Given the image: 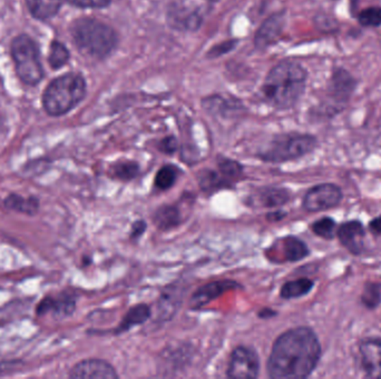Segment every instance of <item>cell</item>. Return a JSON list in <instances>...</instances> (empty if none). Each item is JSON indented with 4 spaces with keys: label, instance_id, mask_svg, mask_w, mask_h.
<instances>
[{
    "label": "cell",
    "instance_id": "cell-1",
    "mask_svg": "<svg viewBox=\"0 0 381 379\" xmlns=\"http://www.w3.org/2000/svg\"><path fill=\"white\" fill-rule=\"evenodd\" d=\"M321 345L309 327H295L281 334L272 346L267 363L273 379L307 378L318 366Z\"/></svg>",
    "mask_w": 381,
    "mask_h": 379
},
{
    "label": "cell",
    "instance_id": "cell-2",
    "mask_svg": "<svg viewBox=\"0 0 381 379\" xmlns=\"http://www.w3.org/2000/svg\"><path fill=\"white\" fill-rule=\"evenodd\" d=\"M307 78V70L297 62H280L265 78L262 86L265 101L278 109L291 108L304 95Z\"/></svg>",
    "mask_w": 381,
    "mask_h": 379
},
{
    "label": "cell",
    "instance_id": "cell-3",
    "mask_svg": "<svg viewBox=\"0 0 381 379\" xmlns=\"http://www.w3.org/2000/svg\"><path fill=\"white\" fill-rule=\"evenodd\" d=\"M72 35L82 53L99 60L108 57L117 46V35L113 28L94 18L76 21Z\"/></svg>",
    "mask_w": 381,
    "mask_h": 379
},
{
    "label": "cell",
    "instance_id": "cell-4",
    "mask_svg": "<svg viewBox=\"0 0 381 379\" xmlns=\"http://www.w3.org/2000/svg\"><path fill=\"white\" fill-rule=\"evenodd\" d=\"M86 95V83L81 75L69 74L57 78L46 89L42 103L47 114L62 116L77 106Z\"/></svg>",
    "mask_w": 381,
    "mask_h": 379
},
{
    "label": "cell",
    "instance_id": "cell-5",
    "mask_svg": "<svg viewBox=\"0 0 381 379\" xmlns=\"http://www.w3.org/2000/svg\"><path fill=\"white\" fill-rule=\"evenodd\" d=\"M317 145L316 137L308 133H286L275 137L260 157L269 163H284L304 157L315 151Z\"/></svg>",
    "mask_w": 381,
    "mask_h": 379
},
{
    "label": "cell",
    "instance_id": "cell-6",
    "mask_svg": "<svg viewBox=\"0 0 381 379\" xmlns=\"http://www.w3.org/2000/svg\"><path fill=\"white\" fill-rule=\"evenodd\" d=\"M12 53L16 70L25 83L37 85L44 76L36 44L28 36H19L12 42Z\"/></svg>",
    "mask_w": 381,
    "mask_h": 379
},
{
    "label": "cell",
    "instance_id": "cell-7",
    "mask_svg": "<svg viewBox=\"0 0 381 379\" xmlns=\"http://www.w3.org/2000/svg\"><path fill=\"white\" fill-rule=\"evenodd\" d=\"M259 373L260 358L254 348L238 346L233 350L227 369L229 378H256Z\"/></svg>",
    "mask_w": 381,
    "mask_h": 379
},
{
    "label": "cell",
    "instance_id": "cell-8",
    "mask_svg": "<svg viewBox=\"0 0 381 379\" xmlns=\"http://www.w3.org/2000/svg\"><path fill=\"white\" fill-rule=\"evenodd\" d=\"M357 87V81L348 70L343 68H336L332 73L329 81V99L334 106V114L339 113L343 107L348 104L350 98L354 95Z\"/></svg>",
    "mask_w": 381,
    "mask_h": 379
},
{
    "label": "cell",
    "instance_id": "cell-9",
    "mask_svg": "<svg viewBox=\"0 0 381 379\" xmlns=\"http://www.w3.org/2000/svg\"><path fill=\"white\" fill-rule=\"evenodd\" d=\"M343 200V192L334 184H321L312 187L304 195V207L306 211H327L336 207Z\"/></svg>",
    "mask_w": 381,
    "mask_h": 379
},
{
    "label": "cell",
    "instance_id": "cell-10",
    "mask_svg": "<svg viewBox=\"0 0 381 379\" xmlns=\"http://www.w3.org/2000/svg\"><path fill=\"white\" fill-rule=\"evenodd\" d=\"M69 377L74 379H117L119 374L106 361L85 359L75 365Z\"/></svg>",
    "mask_w": 381,
    "mask_h": 379
},
{
    "label": "cell",
    "instance_id": "cell-11",
    "mask_svg": "<svg viewBox=\"0 0 381 379\" xmlns=\"http://www.w3.org/2000/svg\"><path fill=\"white\" fill-rule=\"evenodd\" d=\"M359 352L367 376L381 378V338H367L361 341Z\"/></svg>",
    "mask_w": 381,
    "mask_h": 379
},
{
    "label": "cell",
    "instance_id": "cell-12",
    "mask_svg": "<svg viewBox=\"0 0 381 379\" xmlns=\"http://www.w3.org/2000/svg\"><path fill=\"white\" fill-rule=\"evenodd\" d=\"M238 285L233 280H219L206 284L199 288L193 296L190 297V309H200L203 306L208 305L209 302H213L223 293L229 291H233L238 287Z\"/></svg>",
    "mask_w": 381,
    "mask_h": 379
},
{
    "label": "cell",
    "instance_id": "cell-13",
    "mask_svg": "<svg viewBox=\"0 0 381 379\" xmlns=\"http://www.w3.org/2000/svg\"><path fill=\"white\" fill-rule=\"evenodd\" d=\"M340 243L354 255H360L363 252V240H365V228L362 224L357 220L347 222L340 226L336 231Z\"/></svg>",
    "mask_w": 381,
    "mask_h": 379
},
{
    "label": "cell",
    "instance_id": "cell-14",
    "mask_svg": "<svg viewBox=\"0 0 381 379\" xmlns=\"http://www.w3.org/2000/svg\"><path fill=\"white\" fill-rule=\"evenodd\" d=\"M283 25H284V18L282 14H275L269 17L256 33V40H254L256 47L267 48L277 42L282 33Z\"/></svg>",
    "mask_w": 381,
    "mask_h": 379
},
{
    "label": "cell",
    "instance_id": "cell-15",
    "mask_svg": "<svg viewBox=\"0 0 381 379\" xmlns=\"http://www.w3.org/2000/svg\"><path fill=\"white\" fill-rule=\"evenodd\" d=\"M169 21L176 29L195 30L201 26L202 17L199 12L182 5H174L169 12Z\"/></svg>",
    "mask_w": 381,
    "mask_h": 379
},
{
    "label": "cell",
    "instance_id": "cell-16",
    "mask_svg": "<svg viewBox=\"0 0 381 379\" xmlns=\"http://www.w3.org/2000/svg\"><path fill=\"white\" fill-rule=\"evenodd\" d=\"M151 315H152V311H151L149 305L138 304V305L133 306L126 313L125 316L115 330V334L119 335V334L131 330L133 327L142 325V324L145 323L146 320L149 319Z\"/></svg>",
    "mask_w": 381,
    "mask_h": 379
},
{
    "label": "cell",
    "instance_id": "cell-17",
    "mask_svg": "<svg viewBox=\"0 0 381 379\" xmlns=\"http://www.w3.org/2000/svg\"><path fill=\"white\" fill-rule=\"evenodd\" d=\"M75 300L69 297L65 298H46L38 306V314L45 315L53 313L55 316L66 317L72 315L75 311Z\"/></svg>",
    "mask_w": 381,
    "mask_h": 379
},
{
    "label": "cell",
    "instance_id": "cell-18",
    "mask_svg": "<svg viewBox=\"0 0 381 379\" xmlns=\"http://www.w3.org/2000/svg\"><path fill=\"white\" fill-rule=\"evenodd\" d=\"M153 222L158 228L171 229L179 226L182 222L180 208L173 205H165L158 208L153 216Z\"/></svg>",
    "mask_w": 381,
    "mask_h": 379
},
{
    "label": "cell",
    "instance_id": "cell-19",
    "mask_svg": "<svg viewBox=\"0 0 381 379\" xmlns=\"http://www.w3.org/2000/svg\"><path fill=\"white\" fill-rule=\"evenodd\" d=\"M30 14L37 19H48L60 10L62 0H26Z\"/></svg>",
    "mask_w": 381,
    "mask_h": 379
},
{
    "label": "cell",
    "instance_id": "cell-20",
    "mask_svg": "<svg viewBox=\"0 0 381 379\" xmlns=\"http://www.w3.org/2000/svg\"><path fill=\"white\" fill-rule=\"evenodd\" d=\"M283 246V254L284 261H299L309 255V248L307 245L293 236H288L281 240Z\"/></svg>",
    "mask_w": 381,
    "mask_h": 379
},
{
    "label": "cell",
    "instance_id": "cell-21",
    "mask_svg": "<svg viewBox=\"0 0 381 379\" xmlns=\"http://www.w3.org/2000/svg\"><path fill=\"white\" fill-rule=\"evenodd\" d=\"M315 286V282L309 278H300L286 283L281 288L280 295L284 300L300 298L309 293Z\"/></svg>",
    "mask_w": 381,
    "mask_h": 379
},
{
    "label": "cell",
    "instance_id": "cell-22",
    "mask_svg": "<svg viewBox=\"0 0 381 379\" xmlns=\"http://www.w3.org/2000/svg\"><path fill=\"white\" fill-rule=\"evenodd\" d=\"M290 198L289 192L283 188L268 187L259 193V202L263 207H278L286 204Z\"/></svg>",
    "mask_w": 381,
    "mask_h": 379
},
{
    "label": "cell",
    "instance_id": "cell-23",
    "mask_svg": "<svg viewBox=\"0 0 381 379\" xmlns=\"http://www.w3.org/2000/svg\"><path fill=\"white\" fill-rule=\"evenodd\" d=\"M5 206L12 211L27 213V215H35L38 211L39 202L38 199L35 197L25 198L23 196L12 194L5 199Z\"/></svg>",
    "mask_w": 381,
    "mask_h": 379
},
{
    "label": "cell",
    "instance_id": "cell-24",
    "mask_svg": "<svg viewBox=\"0 0 381 379\" xmlns=\"http://www.w3.org/2000/svg\"><path fill=\"white\" fill-rule=\"evenodd\" d=\"M138 174H140V166H138V164L132 161V160L117 161L110 170V175L122 181H132L136 178Z\"/></svg>",
    "mask_w": 381,
    "mask_h": 379
},
{
    "label": "cell",
    "instance_id": "cell-25",
    "mask_svg": "<svg viewBox=\"0 0 381 379\" xmlns=\"http://www.w3.org/2000/svg\"><path fill=\"white\" fill-rule=\"evenodd\" d=\"M177 176H179V169L174 165H165L155 176V187L160 190H170L171 187L175 184Z\"/></svg>",
    "mask_w": 381,
    "mask_h": 379
},
{
    "label": "cell",
    "instance_id": "cell-26",
    "mask_svg": "<svg viewBox=\"0 0 381 379\" xmlns=\"http://www.w3.org/2000/svg\"><path fill=\"white\" fill-rule=\"evenodd\" d=\"M358 21L365 28L381 26V7L371 6L362 9L357 14Z\"/></svg>",
    "mask_w": 381,
    "mask_h": 379
},
{
    "label": "cell",
    "instance_id": "cell-27",
    "mask_svg": "<svg viewBox=\"0 0 381 379\" xmlns=\"http://www.w3.org/2000/svg\"><path fill=\"white\" fill-rule=\"evenodd\" d=\"M228 183L224 179L223 176L220 172H213V170H206L200 176V185L203 190L206 192H213V190H221L223 187H227Z\"/></svg>",
    "mask_w": 381,
    "mask_h": 379
},
{
    "label": "cell",
    "instance_id": "cell-28",
    "mask_svg": "<svg viewBox=\"0 0 381 379\" xmlns=\"http://www.w3.org/2000/svg\"><path fill=\"white\" fill-rule=\"evenodd\" d=\"M219 172L223 176L224 179L232 184V181H236L243 174V168L238 161L231 159H221L219 161Z\"/></svg>",
    "mask_w": 381,
    "mask_h": 379
},
{
    "label": "cell",
    "instance_id": "cell-29",
    "mask_svg": "<svg viewBox=\"0 0 381 379\" xmlns=\"http://www.w3.org/2000/svg\"><path fill=\"white\" fill-rule=\"evenodd\" d=\"M361 300L367 309H375L381 302L380 285L376 284V283H368L363 289Z\"/></svg>",
    "mask_w": 381,
    "mask_h": 379
},
{
    "label": "cell",
    "instance_id": "cell-30",
    "mask_svg": "<svg viewBox=\"0 0 381 379\" xmlns=\"http://www.w3.org/2000/svg\"><path fill=\"white\" fill-rule=\"evenodd\" d=\"M311 229L319 237L332 239L336 234V222L330 217H325L313 222Z\"/></svg>",
    "mask_w": 381,
    "mask_h": 379
},
{
    "label": "cell",
    "instance_id": "cell-31",
    "mask_svg": "<svg viewBox=\"0 0 381 379\" xmlns=\"http://www.w3.org/2000/svg\"><path fill=\"white\" fill-rule=\"evenodd\" d=\"M69 53L63 44L54 42L51 44V53H49V64L53 68H60L69 62Z\"/></svg>",
    "mask_w": 381,
    "mask_h": 379
},
{
    "label": "cell",
    "instance_id": "cell-32",
    "mask_svg": "<svg viewBox=\"0 0 381 379\" xmlns=\"http://www.w3.org/2000/svg\"><path fill=\"white\" fill-rule=\"evenodd\" d=\"M67 1L81 8H104L110 3V0H67Z\"/></svg>",
    "mask_w": 381,
    "mask_h": 379
},
{
    "label": "cell",
    "instance_id": "cell-33",
    "mask_svg": "<svg viewBox=\"0 0 381 379\" xmlns=\"http://www.w3.org/2000/svg\"><path fill=\"white\" fill-rule=\"evenodd\" d=\"M160 149H161L165 154H174L176 149H177V140H176L175 137L170 136L164 138L161 142H160Z\"/></svg>",
    "mask_w": 381,
    "mask_h": 379
},
{
    "label": "cell",
    "instance_id": "cell-34",
    "mask_svg": "<svg viewBox=\"0 0 381 379\" xmlns=\"http://www.w3.org/2000/svg\"><path fill=\"white\" fill-rule=\"evenodd\" d=\"M146 229V224L143 220H138L134 222V225L132 227V238H138L144 234Z\"/></svg>",
    "mask_w": 381,
    "mask_h": 379
},
{
    "label": "cell",
    "instance_id": "cell-35",
    "mask_svg": "<svg viewBox=\"0 0 381 379\" xmlns=\"http://www.w3.org/2000/svg\"><path fill=\"white\" fill-rule=\"evenodd\" d=\"M369 229L372 234L376 235V236L381 235V216L376 217L375 220L370 222Z\"/></svg>",
    "mask_w": 381,
    "mask_h": 379
},
{
    "label": "cell",
    "instance_id": "cell-36",
    "mask_svg": "<svg viewBox=\"0 0 381 379\" xmlns=\"http://www.w3.org/2000/svg\"><path fill=\"white\" fill-rule=\"evenodd\" d=\"M366 1L367 0H350V12H352V16H357L361 5Z\"/></svg>",
    "mask_w": 381,
    "mask_h": 379
},
{
    "label": "cell",
    "instance_id": "cell-37",
    "mask_svg": "<svg viewBox=\"0 0 381 379\" xmlns=\"http://www.w3.org/2000/svg\"><path fill=\"white\" fill-rule=\"evenodd\" d=\"M275 315V311H272V309H265L261 313H260V318H270Z\"/></svg>",
    "mask_w": 381,
    "mask_h": 379
}]
</instances>
